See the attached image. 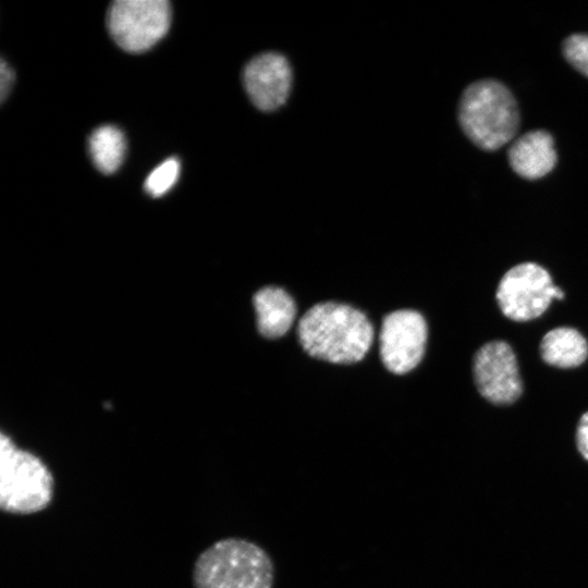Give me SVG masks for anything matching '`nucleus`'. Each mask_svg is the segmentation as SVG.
<instances>
[{
    "label": "nucleus",
    "instance_id": "nucleus-4",
    "mask_svg": "<svg viewBox=\"0 0 588 588\" xmlns=\"http://www.w3.org/2000/svg\"><path fill=\"white\" fill-rule=\"evenodd\" d=\"M54 477L35 453L23 450L4 432L0 436V509L14 515L42 512L52 502Z\"/></svg>",
    "mask_w": 588,
    "mask_h": 588
},
{
    "label": "nucleus",
    "instance_id": "nucleus-14",
    "mask_svg": "<svg viewBox=\"0 0 588 588\" xmlns=\"http://www.w3.org/2000/svg\"><path fill=\"white\" fill-rule=\"evenodd\" d=\"M180 170L179 159L175 157L168 158L148 174L144 183L145 191L152 197L164 195L176 183Z\"/></svg>",
    "mask_w": 588,
    "mask_h": 588
},
{
    "label": "nucleus",
    "instance_id": "nucleus-10",
    "mask_svg": "<svg viewBox=\"0 0 588 588\" xmlns=\"http://www.w3.org/2000/svg\"><path fill=\"white\" fill-rule=\"evenodd\" d=\"M507 156L514 172L527 180L547 175L556 163L553 138L543 130L530 131L518 137Z\"/></svg>",
    "mask_w": 588,
    "mask_h": 588
},
{
    "label": "nucleus",
    "instance_id": "nucleus-15",
    "mask_svg": "<svg viewBox=\"0 0 588 588\" xmlns=\"http://www.w3.org/2000/svg\"><path fill=\"white\" fill-rule=\"evenodd\" d=\"M566 61L588 77V34H573L562 45Z\"/></svg>",
    "mask_w": 588,
    "mask_h": 588
},
{
    "label": "nucleus",
    "instance_id": "nucleus-16",
    "mask_svg": "<svg viewBox=\"0 0 588 588\" xmlns=\"http://www.w3.org/2000/svg\"><path fill=\"white\" fill-rule=\"evenodd\" d=\"M576 445L581 456L588 461V412L581 415L577 424Z\"/></svg>",
    "mask_w": 588,
    "mask_h": 588
},
{
    "label": "nucleus",
    "instance_id": "nucleus-6",
    "mask_svg": "<svg viewBox=\"0 0 588 588\" xmlns=\"http://www.w3.org/2000/svg\"><path fill=\"white\" fill-rule=\"evenodd\" d=\"M495 297L505 317L514 321H528L541 316L552 299H562L564 293L553 284L543 267L523 262L512 267L501 278Z\"/></svg>",
    "mask_w": 588,
    "mask_h": 588
},
{
    "label": "nucleus",
    "instance_id": "nucleus-2",
    "mask_svg": "<svg viewBox=\"0 0 588 588\" xmlns=\"http://www.w3.org/2000/svg\"><path fill=\"white\" fill-rule=\"evenodd\" d=\"M194 588H272L274 565L259 544L229 537L215 541L194 562Z\"/></svg>",
    "mask_w": 588,
    "mask_h": 588
},
{
    "label": "nucleus",
    "instance_id": "nucleus-12",
    "mask_svg": "<svg viewBox=\"0 0 588 588\" xmlns=\"http://www.w3.org/2000/svg\"><path fill=\"white\" fill-rule=\"evenodd\" d=\"M542 359L554 367L574 368L588 357V343L574 328L559 327L548 331L540 342Z\"/></svg>",
    "mask_w": 588,
    "mask_h": 588
},
{
    "label": "nucleus",
    "instance_id": "nucleus-1",
    "mask_svg": "<svg viewBox=\"0 0 588 588\" xmlns=\"http://www.w3.org/2000/svg\"><path fill=\"white\" fill-rule=\"evenodd\" d=\"M297 336L313 357L335 364L363 359L373 340L367 316L346 304L327 302L309 308L298 321Z\"/></svg>",
    "mask_w": 588,
    "mask_h": 588
},
{
    "label": "nucleus",
    "instance_id": "nucleus-3",
    "mask_svg": "<svg viewBox=\"0 0 588 588\" xmlns=\"http://www.w3.org/2000/svg\"><path fill=\"white\" fill-rule=\"evenodd\" d=\"M458 121L463 132L476 146L495 150L516 134L518 109L513 95L503 84L482 79L463 91Z\"/></svg>",
    "mask_w": 588,
    "mask_h": 588
},
{
    "label": "nucleus",
    "instance_id": "nucleus-5",
    "mask_svg": "<svg viewBox=\"0 0 588 588\" xmlns=\"http://www.w3.org/2000/svg\"><path fill=\"white\" fill-rule=\"evenodd\" d=\"M171 7L167 0H117L107 13V26L123 50L140 53L168 32Z\"/></svg>",
    "mask_w": 588,
    "mask_h": 588
},
{
    "label": "nucleus",
    "instance_id": "nucleus-11",
    "mask_svg": "<svg viewBox=\"0 0 588 588\" xmlns=\"http://www.w3.org/2000/svg\"><path fill=\"white\" fill-rule=\"evenodd\" d=\"M257 316V328L261 335L275 339L284 335L292 327L296 307L293 298L281 287L267 286L253 298Z\"/></svg>",
    "mask_w": 588,
    "mask_h": 588
},
{
    "label": "nucleus",
    "instance_id": "nucleus-8",
    "mask_svg": "<svg viewBox=\"0 0 588 588\" xmlns=\"http://www.w3.org/2000/svg\"><path fill=\"white\" fill-rule=\"evenodd\" d=\"M427 342V324L415 310L402 309L383 318L379 335L383 365L394 373H405L421 360Z\"/></svg>",
    "mask_w": 588,
    "mask_h": 588
},
{
    "label": "nucleus",
    "instance_id": "nucleus-17",
    "mask_svg": "<svg viewBox=\"0 0 588 588\" xmlns=\"http://www.w3.org/2000/svg\"><path fill=\"white\" fill-rule=\"evenodd\" d=\"M14 82V72L2 59L0 62V98L3 102Z\"/></svg>",
    "mask_w": 588,
    "mask_h": 588
},
{
    "label": "nucleus",
    "instance_id": "nucleus-9",
    "mask_svg": "<svg viewBox=\"0 0 588 588\" xmlns=\"http://www.w3.org/2000/svg\"><path fill=\"white\" fill-rule=\"evenodd\" d=\"M242 77L253 105L261 111H273L286 101L293 76L290 62L283 54L267 51L246 63Z\"/></svg>",
    "mask_w": 588,
    "mask_h": 588
},
{
    "label": "nucleus",
    "instance_id": "nucleus-7",
    "mask_svg": "<svg viewBox=\"0 0 588 588\" xmlns=\"http://www.w3.org/2000/svg\"><path fill=\"white\" fill-rule=\"evenodd\" d=\"M473 373L481 396L495 405H510L523 392L516 356L504 341H491L479 347L474 355Z\"/></svg>",
    "mask_w": 588,
    "mask_h": 588
},
{
    "label": "nucleus",
    "instance_id": "nucleus-13",
    "mask_svg": "<svg viewBox=\"0 0 588 588\" xmlns=\"http://www.w3.org/2000/svg\"><path fill=\"white\" fill-rule=\"evenodd\" d=\"M125 138L113 125L97 127L88 138V152L95 167L105 174L115 172L125 154Z\"/></svg>",
    "mask_w": 588,
    "mask_h": 588
}]
</instances>
